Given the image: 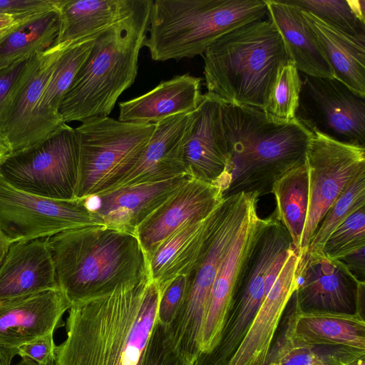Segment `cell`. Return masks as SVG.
<instances>
[{
  "label": "cell",
  "mask_w": 365,
  "mask_h": 365,
  "mask_svg": "<svg viewBox=\"0 0 365 365\" xmlns=\"http://www.w3.org/2000/svg\"><path fill=\"white\" fill-rule=\"evenodd\" d=\"M346 365H365V354H363Z\"/></svg>",
  "instance_id": "7dc6e473"
},
{
  "label": "cell",
  "mask_w": 365,
  "mask_h": 365,
  "mask_svg": "<svg viewBox=\"0 0 365 365\" xmlns=\"http://www.w3.org/2000/svg\"><path fill=\"white\" fill-rule=\"evenodd\" d=\"M364 249L361 248L339 260L360 281H364L365 259Z\"/></svg>",
  "instance_id": "b9f144b4"
},
{
  "label": "cell",
  "mask_w": 365,
  "mask_h": 365,
  "mask_svg": "<svg viewBox=\"0 0 365 365\" xmlns=\"http://www.w3.org/2000/svg\"><path fill=\"white\" fill-rule=\"evenodd\" d=\"M155 128L108 116L83 120L74 129L78 155L76 199L98 195L123 177L142 155Z\"/></svg>",
  "instance_id": "52a82bcc"
},
{
  "label": "cell",
  "mask_w": 365,
  "mask_h": 365,
  "mask_svg": "<svg viewBox=\"0 0 365 365\" xmlns=\"http://www.w3.org/2000/svg\"><path fill=\"white\" fill-rule=\"evenodd\" d=\"M224 105L214 95L202 94L198 107L190 113L182 147L187 174L220 187L223 193L230 160L223 125Z\"/></svg>",
  "instance_id": "9a60e30c"
},
{
  "label": "cell",
  "mask_w": 365,
  "mask_h": 365,
  "mask_svg": "<svg viewBox=\"0 0 365 365\" xmlns=\"http://www.w3.org/2000/svg\"><path fill=\"white\" fill-rule=\"evenodd\" d=\"M59 30L58 7L22 20L0 38V69L46 51Z\"/></svg>",
  "instance_id": "f546056e"
},
{
  "label": "cell",
  "mask_w": 365,
  "mask_h": 365,
  "mask_svg": "<svg viewBox=\"0 0 365 365\" xmlns=\"http://www.w3.org/2000/svg\"><path fill=\"white\" fill-rule=\"evenodd\" d=\"M96 36L71 43L58 58L46 83L40 101V116L46 137L67 125L60 117L59 108Z\"/></svg>",
  "instance_id": "4dcf8cb0"
},
{
  "label": "cell",
  "mask_w": 365,
  "mask_h": 365,
  "mask_svg": "<svg viewBox=\"0 0 365 365\" xmlns=\"http://www.w3.org/2000/svg\"><path fill=\"white\" fill-rule=\"evenodd\" d=\"M95 225L103 224L86 199L41 197L15 188L0 178V232L11 243Z\"/></svg>",
  "instance_id": "30bf717a"
},
{
  "label": "cell",
  "mask_w": 365,
  "mask_h": 365,
  "mask_svg": "<svg viewBox=\"0 0 365 365\" xmlns=\"http://www.w3.org/2000/svg\"><path fill=\"white\" fill-rule=\"evenodd\" d=\"M222 118L230 158L223 198L269 194L277 180L305 163L312 133L297 118L277 123L262 110L226 103Z\"/></svg>",
  "instance_id": "7a4b0ae2"
},
{
  "label": "cell",
  "mask_w": 365,
  "mask_h": 365,
  "mask_svg": "<svg viewBox=\"0 0 365 365\" xmlns=\"http://www.w3.org/2000/svg\"><path fill=\"white\" fill-rule=\"evenodd\" d=\"M56 349L53 334H49L20 346L17 355L38 365H55Z\"/></svg>",
  "instance_id": "f35d334b"
},
{
  "label": "cell",
  "mask_w": 365,
  "mask_h": 365,
  "mask_svg": "<svg viewBox=\"0 0 365 365\" xmlns=\"http://www.w3.org/2000/svg\"><path fill=\"white\" fill-rule=\"evenodd\" d=\"M153 0H138L132 13L99 33L59 108L65 123L108 116L135 82L147 37Z\"/></svg>",
  "instance_id": "277c9868"
},
{
  "label": "cell",
  "mask_w": 365,
  "mask_h": 365,
  "mask_svg": "<svg viewBox=\"0 0 365 365\" xmlns=\"http://www.w3.org/2000/svg\"><path fill=\"white\" fill-rule=\"evenodd\" d=\"M302 312H329L364 318L365 281L359 280L339 260L323 254L300 257L298 285L292 296Z\"/></svg>",
  "instance_id": "5bb4252c"
},
{
  "label": "cell",
  "mask_w": 365,
  "mask_h": 365,
  "mask_svg": "<svg viewBox=\"0 0 365 365\" xmlns=\"http://www.w3.org/2000/svg\"><path fill=\"white\" fill-rule=\"evenodd\" d=\"M16 365H38V364L31 360L21 359L17 364H16Z\"/></svg>",
  "instance_id": "681fc988"
},
{
  "label": "cell",
  "mask_w": 365,
  "mask_h": 365,
  "mask_svg": "<svg viewBox=\"0 0 365 365\" xmlns=\"http://www.w3.org/2000/svg\"><path fill=\"white\" fill-rule=\"evenodd\" d=\"M11 243L0 232V265Z\"/></svg>",
  "instance_id": "bcb514c9"
},
{
  "label": "cell",
  "mask_w": 365,
  "mask_h": 365,
  "mask_svg": "<svg viewBox=\"0 0 365 365\" xmlns=\"http://www.w3.org/2000/svg\"><path fill=\"white\" fill-rule=\"evenodd\" d=\"M138 0H60V30L54 45L95 36L129 16Z\"/></svg>",
  "instance_id": "4316f807"
},
{
  "label": "cell",
  "mask_w": 365,
  "mask_h": 365,
  "mask_svg": "<svg viewBox=\"0 0 365 365\" xmlns=\"http://www.w3.org/2000/svg\"><path fill=\"white\" fill-rule=\"evenodd\" d=\"M287 1L346 34L365 36V24L356 19L346 0Z\"/></svg>",
  "instance_id": "e575fe53"
},
{
  "label": "cell",
  "mask_w": 365,
  "mask_h": 365,
  "mask_svg": "<svg viewBox=\"0 0 365 365\" xmlns=\"http://www.w3.org/2000/svg\"><path fill=\"white\" fill-rule=\"evenodd\" d=\"M71 306L59 287L0 299V346L18 349L53 334Z\"/></svg>",
  "instance_id": "ac0fdd59"
},
{
  "label": "cell",
  "mask_w": 365,
  "mask_h": 365,
  "mask_svg": "<svg viewBox=\"0 0 365 365\" xmlns=\"http://www.w3.org/2000/svg\"><path fill=\"white\" fill-rule=\"evenodd\" d=\"M184 175L166 180L118 187L86 199L103 224L133 232L190 178Z\"/></svg>",
  "instance_id": "ffe728a7"
},
{
  "label": "cell",
  "mask_w": 365,
  "mask_h": 365,
  "mask_svg": "<svg viewBox=\"0 0 365 365\" xmlns=\"http://www.w3.org/2000/svg\"><path fill=\"white\" fill-rule=\"evenodd\" d=\"M190 282V274L179 275L160 294L157 321L169 326L180 308Z\"/></svg>",
  "instance_id": "74e56055"
},
{
  "label": "cell",
  "mask_w": 365,
  "mask_h": 365,
  "mask_svg": "<svg viewBox=\"0 0 365 365\" xmlns=\"http://www.w3.org/2000/svg\"><path fill=\"white\" fill-rule=\"evenodd\" d=\"M30 58L0 69V107L21 78Z\"/></svg>",
  "instance_id": "60d3db41"
},
{
  "label": "cell",
  "mask_w": 365,
  "mask_h": 365,
  "mask_svg": "<svg viewBox=\"0 0 365 365\" xmlns=\"http://www.w3.org/2000/svg\"><path fill=\"white\" fill-rule=\"evenodd\" d=\"M59 3L60 0H0V14L24 20L56 9Z\"/></svg>",
  "instance_id": "ab89813d"
},
{
  "label": "cell",
  "mask_w": 365,
  "mask_h": 365,
  "mask_svg": "<svg viewBox=\"0 0 365 365\" xmlns=\"http://www.w3.org/2000/svg\"><path fill=\"white\" fill-rule=\"evenodd\" d=\"M302 87L300 72L288 60L279 69L262 111L271 121L287 123L296 119Z\"/></svg>",
  "instance_id": "836d02e7"
},
{
  "label": "cell",
  "mask_w": 365,
  "mask_h": 365,
  "mask_svg": "<svg viewBox=\"0 0 365 365\" xmlns=\"http://www.w3.org/2000/svg\"><path fill=\"white\" fill-rule=\"evenodd\" d=\"M7 153H9L8 149L0 137V160Z\"/></svg>",
  "instance_id": "c3c4849f"
},
{
  "label": "cell",
  "mask_w": 365,
  "mask_h": 365,
  "mask_svg": "<svg viewBox=\"0 0 365 365\" xmlns=\"http://www.w3.org/2000/svg\"><path fill=\"white\" fill-rule=\"evenodd\" d=\"M253 193H240L223 198L219 216L207 247L196 268L184 301L168 326L176 348L187 359L200 355V337L211 289L227 250L232 244L249 207Z\"/></svg>",
  "instance_id": "ba28073f"
},
{
  "label": "cell",
  "mask_w": 365,
  "mask_h": 365,
  "mask_svg": "<svg viewBox=\"0 0 365 365\" xmlns=\"http://www.w3.org/2000/svg\"><path fill=\"white\" fill-rule=\"evenodd\" d=\"M258 198L251 202L213 282L201 333L200 355L210 353L220 340L242 268L255 237L259 219L257 212Z\"/></svg>",
  "instance_id": "e0dca14e"
},
{
  "label": "cell",
  "mask_w": 365,
  "mask_h": 365,
  "mask_svg": "<svg viewBox=\"0 0 365 365\" xmlns=\"http://www.w3.org/2000/svg\"><path fill=\"white\" fill-rule=\"evenodd\" d=\"M306 155L309 203L299 255L304 256L325 214L353 179L365 170V146L312 132Z\"/></svg>",
  "instance_id": "8fae6325"
},
{
  "label": "cell",
  "mask_w": 365,
  "mask_h": 365,
  "mask_svg": "<svg viewBox=\"0 0 365 365\" xmlns=\"http://www.w3.org/2000/svg\"><path fill=\"white\" fill-rule=\"evenodd\" d=\"M284 314L264 365H346L365 354L351 347L304 343L293 336L287 309Z\"/></svg>",
  "instance_id": "f1b7e54d"
},
{
  "label": "cell",
  "mask_w": 365,
  "mask_h": 365,
  "mask_svg": "<svg viewBox=\"0 0 365 365\" xmlns=\"http://www.w3.org/2000/svg\"><path fill=\"white\" fill-rule=\"evenodd\" d=\"M159 299L146 277L72 304L55 365H140Z\"/></svg>",
  "instance_id": "6da1fadb"
},
{
  "label": "cell",
  "mask_w": 365,
  "mask_h": 365,
  "mask_svg": "<svg viewBox=\"0 0 365 365\" xmlns=\"http://www.w3.org/2000/svg\"><path fill=\"white\" fill-rule=\"evenodd\" d=\"M364 206L365 170L353 179L329 207L313 235L305 255L323 254L324 245L330 235L354 212Z\"/></svg>",
  "instance_id": "d6a6232c"
},
{
  "label": "cell",
  "mask_w": 365,
  "mask_h": 365,
  "mask_svg": "<svg viewBox=\"0 0 365 365\" xmlns=\"http://www.w3.org/2000/svg\"><path fill=\"white\" fill-rule=\"evenodd\" d=\"M207 93L226 104L263 110L280 68L289 60L271 23L254 21L226 33L202 54Z\"/></svg>",
  "instance_id": "5b68a950"
},
{
  "label": "cell",
  "mask_w": 365,
  "mask_h": 365,
  "mask_svg": "<svg viewBox=\"0 0 365 365\" xmlns=\"http://www.w3.org/2000/svg\"><path fill=\"white\" fill-rule=\"evenodd\" d=\"M296 118L311 132L365 146V96L334 78L303 74Z\"/></svg>",
  "instance_id": "7c38bea8"
},
{
  "label": "cell",
  "mask_w": 365,
  "mask_h": 365,
  "mask_svg": "<svg viewBox=\"0 0 365 365\" xmlns=\"http://www.w3.org/2000/svg\"><path fill=\"white\" fill-rule=\"evenodd\" d=\"M202 98L200 78L189 73L177 75L142 96L120 102L118 120L155 124L173 115L192 113Z\"/></svg>",
  "instance_id": "cb8c5ba5"
},
{
  "label": "cell",
  "mask_w": 365,
  "mask_h": 365,
  "mask_svg": "<svg viewBox=\"0 0 365 365\" xmlns=\"http://www.w3.org/2000/svg\"><path fill=\"white\" fill-rule=\"evenodd\" d=\"M287 309L292 333L299 341L312 345L343 346L365 350L364 318L329 312H302L297 309L293 300Z\"/></svg>",
  "instance_id": "83f0119b"
},
{
  "label": "cell",
  "mask_w": 365,
  "mask_h": 365,
  "mask_svg": "<svg viewBox=\"0 0 365 365\" xmlns=\"http://www.w3.org/2000/svg\"><path fill=\"white\" fill-rule=\"evenodd\" d=\"M276 200L277 219L287 230L294 250L299 253L309 203L306 164L296 167L277 180L272 191Z\"/></svg>",
  "instance_id": "1f68e13d"
},
{
  "label": "cell",
  "mask_w": 365,
  "mask_h": 365,
  "mask_svg": "<svg viewBox=\"0 0 365 365\" xmlns=\"http://www.w3.org/2000/svg\"><path fill=\"white\" fill-rule=\"evenodd\" d=\"M267 14L264 0H153L143 46L155 61L192 58L226 33Z\"/></svg>",
  "instance_id": "8992f818"
},
{
  "label": "cell",
  "mask_w": 365,
  "mask_h": 365,
  "mask_svg": "<svg viewBox=\"0 0 365 365\" xmlns=\"http://www.w3.org/2000/svg\"><path fill=\"white\" fill-rule=\"evenodd\" d=\"M222 200L220 187L190 177L136 228L148 261L168 237L190 222L206 218Z\"/></svg>",
  "instance_id": "2e32d148"
},
{
  "label": "cell",
  "mask_w": 365,
  "mask_h": 365,
  "mask_svg": "<svg viewBox=\"0 0 365 365\" xmlns=\"http://www.w3.org/2000/svg\"><path fill=\"white\" fill-rule=\"evenodd\" d=\"M347 3L358 20L365 24V1L346 0Z\"/></svg>",
  "instance_id": "7bdbcfd3"
},
{
  "label": "cell",
  "mask_w": 365,
  "mask_h": 365,
  "mask_svg": "<svg viewBox=\"0 0 365 365\" xmlns=\"http://www.w3.org/2000/svg\"><path fill=\"white\" fill-rule=\"evenodd\" d=\"M0 178L20 190L61 200L76 199L78 145L69 125L27 148L5 155Z\"/></svg>",
  "instance_id": "9c48e42d"
},
{
  "label": "cell",
  "mask_w": 365,
  "mask_h": 365,
  "mask_svg": "<svg viewBox=\"0 0 365 365\" xmlns=\"http://www.w3.org/2000/svg\"><path fill=\"white\" fill-rule=\"evenodd\" d=\"M22 20H16L9 16L0 14V38L18 25Z\"/></svg>",
  "instance_id": "ee69618b"
},
{
  "label": "cell",
  "mask_w": 365,
  "mask_h": 365,
  "mask_svg": "<svg viewBox=\"0 0 365 365\" xmlns=\"http://www.w3.org/2000/svg\"><path fill=\"white\" fill-rule=\"evenodd\" d=\"M300 256L290 251L248 332L226 365H264L274 334L298 285Z\"/></svg>",
  "instance_id": "d6986e66"
},
{
  "label": "cell",
  "mask_w": 365,
  "mask_h": 365,
  "mask_svg": "<svg viewBox=\"0 0 365 365\" xmlns=\"http://www.w3.org/2000/svg\"><path fill=\"white\" fill-rule=\"evenodd\" d=\"M58 287L46 237L10 245L0 265V299Z\"/></svg>",
  "instance_id": "603a6c76"
},
{
  "label": "cell",
  "mask_w": 365,
  "mask_h": 365,
  "mask_svg": "<svg viewBox=\"0 0 365 365\" xmlns=\"http://www.w3.org/2000/svg\"><path fill=\"white\" fill-rule=\"evenodd\" d=\"M220 204L204 220L190 222L175 232L150 258V277L160 294L175 277L190 274L196 268L216 225Z\"/></svg>",
  "instance_id": "7402d4cb"
},
{
  "label": "cell",
  "mask_w": 365,
  "mask_h": 365,
  "mask_svg": "<svg viewBox=\"0 0 365 365\" xmlns=\"http://www.w3.org/2000/svg\"><path fill=\"white\" fill-rule=\"evenodd\" d=\"M190 120V113L182 114L155 123L153 133L136 163L106 191L188 175L182 147Z\"/></svg>",
  "instance_id": "44dd1931"
},
{
  "label": "cell",
  "mask_w": 365,
  "mask_h": 365,
  "mask_svg": "<svg viewBox=\"0 0 365 365\" xmlns=\"http://www.w3.org/2000/svg\"><path fill=\"white\" fill-rule=\"evenodd\" d=\"M365 247V206L354 212L328 237L323 255L331 259L341 258Z\"/></svg>",
  "instance_id": "d590c367"
},
{
  "label": "cell",
  "mask_w": 365,
  "mask_h": 365,
  "mask_svg": "<svg viewBox=\"0 0 365 365\" xmlns=\"http://www.w3.org/2000/svg\"><path fill=\"white\" fill-rule=\"evenodd\" d=\"M70 44L54 45L31 57L1 106L0 137L9 153L24 149L46 138L41 121V98L58 58Z\"/></svg>",
  "instance_id": "4fadbf2b"
},
{
  "label": "cell",
  "mask_w": 365,
  "mask_h": 365,
  "mask_svg": "<svg viewBox=\"0 0 365 365\" xmlns=\"http://www.w3.org/2000/svg\"><path fill=\"white\" fill-rule=\"evenodd\" d=\"M16 355L17 349H9L0 346V365H11L13 359Z\"/></svg>",
  "instance_id": "f6af8a7d"
},
{
  "label": "cell",
  "mask_w": 365,
  "mask_h": 365,
  "mask_svg": "<svg viewBox=\"0 0 365 365\" xmlns=\"http://www.w3.org/2000/svg\"><path fill=\"white\" fill-rule=\"evenodd\" d=\"M46 240L58 286L71 304L150 277L147 257L133 232L95 225Z\"/></svg>",
  "instance_id": "3957f363"
},
{
  "label": "cell",
  "mask_w": 365,
  "mask_h": 365,
  "mask_svg": "<svg viewBox=\"0 0 365 365\" xmlns=\"http://www.w3.org/2000/svg\"><path fill=\"white\" fill-rule=\"evenodd\" d=\"M269 20L279 34L289 58L302 74L334 78L302 9L287 0H264Z\"/></svg>",
  "instance_id": "d4e9b609"
},
{
  "label": "cell",
  "mask_w": 365,
  "mask_h": 365,
  "mask_svg": "<svg viewBox=\"0 0 365 365\" xmlns=\"http://www.w3.org/2000/svg\"><path fill=\"white\" fill-rule=\"evenodd\" d=\"M334 78L365 96V36L346 34L302 9Z\"/></svg>",
  "instance_id": "484cf974"
},
{
  "label": "cell",
  "mask_w": 365,
  "mask_h": 365,
  "mask_svg": "<svg viewBox=\"0 0 365 365\" xmlns=\"http://www.w3.org/2000/svg\"><path fill=\"white\" fill-rule=\"evenodd\" d=\"M195 361L187 359L175 346L168 329L156 322L140 365H194Z\"/></svg>",
  "instance_id": "8d00e7d4"
}]
</instances>
